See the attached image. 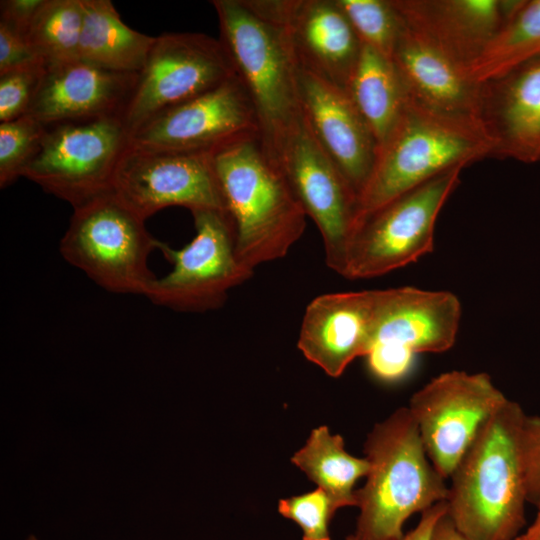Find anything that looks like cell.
<instances>
[{
  "instance_id": "cell-1",
  "label": "cell",
  "mask_w": 540,
  "mask_h": 540,
  "mask_svg": "<svg viewBox=\"0 0 540 540\" xmlns=\"http://www.w3.org/2000/svg\"><path fill=\"white\" fill-rule=\"evenodd\" d=\"M526 413L508 400L486 422L450 476L447 515L468 540H515L525 524Z\"/></svg>"
},
{
  "instance_id": "cell-2",
  "label": "cell",
  "mask_w": 540,
  "mask_h": 540,
  "mask_svg": "<svg viewBox=\"0 0 540 540\" xmlns=\"http://www.w3.org/2000/svg\"><path fill=\"white\" fill-rule=\"evenodd\" d=\"M210 156L240 263L254 272L285 257L302 237L307 215L260 135L225 144Z\"/></svg>"
},
{
  "instance_id": "cell-3",
  "label": "cell",
  "mask_w": 540,
  "mask_h": 540,
  "mask_svg": "<svg viewBox=\"0 0 540 540\" xmlns=\"http://www.w3.org/2000/svg\"><path fill=\"white\" fill-rule=\"evenodd\" d=\"M370 463L364 486L355 490L360 509L357 540H400L415 513L447 501L449 487L429 460L408 407L376 423L364 445Z\"/></svg>"
},
{
  "instance_id": "cell-4",
  "label": "cell",
  "mask_w": 540,
  "mask_h": 540,
  "mask_svg": "<svg viewBox=\"0 0 540 540\" xmlns=\"http://www.w3.org/2000/svg\"><path fill=\"white\" fill-rule=\"evenodd\" d=\"M490 156L494 157V143L481 122L432 111L408 96L397 123L378 146L358 198L357 222L446 171Z\"/></svg>"
},
{
  "instance_id": "cell-5",
  "label": "cell",
  "mask_w": 540,
  "mask_h": 540,
  "mask_svg": "<svg viewBox=\"0 0 540 540\" xmlns=\"http://www.w3.org/2000/svg\"><path fill=\"white\" fill-rule=\"evenodd\" d=\"M221 42L258 116L260 137L270 152L301 115L298 66L282 29L251 0L211 1Z\"/></svg>"
},
{
  "instance_id": "cell-6",
  "label": "cell",
  "mask_w": 540,
  "mask_h": 540,
  "mask_svg": "<svg viewBox=\"0 0 540 540\" xmlns=\"http://www.w3.org/2000/svg\"><path fill=\"white\" fill-rule=\"evenodd\" d=\"M161 243L144 219L108 191L73 207L59 250L106 291L145 296L156 278L149 256Z\"/></svg>"
},
{
  "instance_id": "cell-7",
  "label": "cell",
  "mask_w": 540,
  "mask_h": 540,
  "mask_svg": "<svg viewBox=\"0 0 540 540\" xmlns=\"http://www.w3.org/2000/svg\"><path fill=\"white\" fill-rule=\"evenodd\" d=\"M463 169L446 171L360 218L349 243L342 276H381L432 252L436 220L460 183Z\"/></svg>"
},
{
  "instance_id": "cell-8",
  "label": "cell",
  "mask_w": 540,
  "mask_h": 540,
  "mask_svg": "<svg viewBox=\"0 0 540 540\" xmlns=\"http://www.w3.org/2000/svg\"><path fill=\"white\" fill-rule=\"evenodd\" d=\"M128 143L121 117L47 125L22 177L75 207L111 191Z\"/></svg>"
},
{
  "instance_id": "cell-9",
  "label": "cell",
  "mask_w": 540,
  "mask_h": 540,
  "mask_svg": "<svg viewBox=\"0 0 540 540\" xmlns=\"http://www.w3.org/2000/svg\"><path fill=\"white\" fill-rule=\"evenodd\" d=\"M191 214L193 239L181 249L161 243L159 250L172 269L154 279L145 297L171 310L205 312L220 308L228 292L253 271L237 258L234 225L227 212L198 209Z\"/></svg>"
},
{
  "instance_id": "cell-10",
  "label": "cell",
  "mask_w": 540,
  "mask_h": 540,
  "mask_svg": "<svg viewBox=\"0 0 540 540\" xmlns=\"http://www.w3.org/2000/svg\"><path fill=\"white\" fill-rule=\"evenodd\" d=\"M320 231L325 263L342 276L358 218V196L324 152L302 114L270 151Z\"/></svg>"
},
{
  "instance_id": "cell-11",
  "label": "cell",
  "mask_w": 540,
  "mask_h": 540,
  "mask_svg": "<svg viewBox=\"0 0 540 540\" xmlns=\"http://www.w3.org/2000/svg\"><path fill=\"white\" fill-rule=\"evenodd\" d=\"M234 76L218 38L194 32L156 36L121 117L129 137L157 114Z\"/></svg>"
},
{
  "instance_id": "cell-12",
  "label": "cell",
  "mask_w": 540,
  "mask_h": 540,
  "mask_svg": "<svg viewBox=\"0 0 540 540\" xmlns=\"http://www.w3.org/2000/svg\"><path fill=\"white\" fill-rule=\"evenodd\" d=\"M507 400L489 374L460 370L441 373L412 395L408 409L429 460L444 479Z\"/></svg>"
},
{
  "instance_id": "cell-13",
  "label": "cell",
  "mask_w": 540,
  "mask_h": 540,
  "mask_svg": "<svg viewBox=\"0 0 540 540\" xmlns=\"http://www.w3.org/2000/svg\"><path fill=\"white\" fill-rule=\"evenodd\" d=\"M111 191L144 220L171 206L226 212L210 153L158 151L128 143Z\"/></svg>"
},
{
  "instance_id": "cell-14",
  "label": "cell",
  "mask_w": 540,
  "mask_h": 540,
  "mask_svg": "<svg viewBox=\"0 0 540 540\" xmlns=\"http://www.w3.org/2000/svg\"><path fill=\"white\" fill-rule=\"evenodd\" d=\"M254 135H260L255 107L234 76L157 114L130 135L129 144L158 151L211 153Z\"/></svg>"
},
{
  "instance_id": "cell-15",
  "label": "cell",
  "mask_w": 540,
  "mask_h": 540,
  "mask_svg": "<svg viewBox=\"0 0 540 540\" xmlns=\"http://www.w3.org/2000/svg\"><path fill=\"white\" fill-rule=\"evenodd\" d=\"M283 31L298 68L343 89L362 43L335 0H251Z\"/></svg>"
},
{
  "instance_id": "cell-16",
  "label": "cell",
  "mask_w": 540,
  "mask_h": 540,
  "mask_svg": "<svg viewBox=\"0 0 540 540\" xmlns=\"http://www.w3.org/2000/svg\"><path fill=\"white\" fill-rule=\"evenodd\" d=\"M300 112L318 144L358 198L373 169L378 144L345 89L298 68Z\"/></svg>"
},
{
  "instance_id": "cell-17",
  "label": "cell",
  "mask_w": 540,
  "mask_h": 540,
  "mask_svg": "<svg viewBox=\"0 0 540 540\" xmlns=\"http://www.w3.org/2000/svg\"><path fill=\"white\" fill-rule=\"evenodd\" d=\"M378 290L327 293L306 307L298 338L305 358L327 375L339 377L371 349Z\"/></svg>"
},
{
  "instance_id": "cell-18",
  "label": "cell",
  "mask_w": 540,
  "mask_h": 540,
  "mask_svg": "<svg viewBox=\"0 0 540 540\" xmlns=\"http://www.w3.org/2000/svg\"><path fill=\"white\" fill-rule=\"evenodd\" d=\"M137 78L81 60L50 67L43 70L26 115L45 126L122 117Z\"/></svg>"
},
{
  "instance_id": "cell-19",
  "label": "cell",
  "mask_w": 540,
  "mask_h": 540,
  "mask_svg": "<svg viewBox=\"0 0 540 540\" xmlns=\"http://www.w3.org/2000/svg\"><path fill=\"white\" fill-rule=\"evenodd\" d=\"M391 60L411 99L441 114L481 122L483 84L433 42L404 24Z\"/></svg>"
},
{
  "instance_id": "cell-20",
  "label": "cell",
  "mask_w": 540,
  "mask_h": 540,
  "mask_svg": "<svg viewBox=\"0 0 540 540\" xmlns=\"http://www.w3.org/2000/svg\"><path fill=\"white\" fill-rule=\"evenodd\" d=\"M461 312L458 297L449 291L411 286L378 290L371 348L389 344L414 354L445 352L455 344Z\"/></svg>"
},
{
  "instance_id": "cell-21",
  "label": "cell",
  "mask_w": 540,
  "mask_h": 540,
  "mask_svg": "<svg viewBox=\"0 0 540 540\" xmlns=\"http://www.w3.org/2000/svg\"><path fill=\"white\" fill-rule=\"evenodd\" d=\"M404 24L467 67L520 0H392Z\"/></svg>"
},
{
  "instance_id": "cell-22",
  "label": "cell",
  "mask_w": 540,
  "mask_h": 540,
  "mask_svg": "<svg viewBox=\"0 0 540 540\" xmlns=\"http://www.w3.org/2000/svg\"><path fill=\"white\" fill-rule=\"evenodd\" d=\"M480 121L494 157L540 160V57L483 84Z\"/></svg>"
},
{
  "instance_id": "cell-23",
  "label": "cell",
  "mask_w": 540,
  "mask_h": 540,
  "mask_svg": "<svg viewBox=\"0 0 540 540\" xmlns=\"http://www.w3.org/2000/svg\"><path fill=\"white\" fill-rule=\"evenodd\" d=\"M82 4L79 60L109 71L138 74L156 36L126 25L110 0H82Z\"/></svg>"
},
{
  "instance_id": "cell-24",
  "label": "cell",
  "mask_w": 540,
  "mask_h": 540,
  "mask_svg": "<svg viewBox=\"0 0 540 540\" xmlns=\"http://www.w3.org/2000/svg\"><path fill=\"white\" fill-rule=\"evenodd\" d=\"M345 90L379 146L394 128L408 100L407 90L393 61L362 44Z\"/></svg>"
},
{
  "instance_id": "cell-25",
  "label": "cell",
  "mask_w": 540,
  "mask_h": 540,
  "mask_svg": "<svg viewBox=\"0 0 540 540\" xmlns=\"http://www.w3.org/2000/svg\"><path fill=\"white\" fill-rule=\"evenodd\" d=\"M291 461L328 494L337 509L356 506L355 483L370 470L369 461L349 454L342 436L331 434L327 426L312 430Z\"/></svg>"
},
{
  "instance_id": "cell-26",
  "label": "cell",
  "mask_w": 540,
  "mask_h": 540,
  "mask_svg": "<svg viewBox=\"0 0 540 540\" xmlns=\"http://www.w3.org/2000/svg\"><path fill=\"white\" fill-rule=\"evenodd\" d=\"M540 57V0H520L517 8L467 67L477 83L498 80Z\"/></svg>"
},
{
  "instance_id": "cell-27",
  "label": "cell",
  "mask_w": 540,
  "mask_h": 540,
  "mask_svg": "<svg viewBox=\"0 0 540 540\" xmlns=\"http://www.w3.org/2000/svg\"><path fill=\"white\" fill-rule=\"evenodd\" d=\"M82 0H45L27 40L43 69L79 60Z\"/></svg>"
},
{
  "instance_id": "cell-28",
  "label": "cell",
  "mask_w": 540,
  "mask_h": 540,
  "mask_svg": "<svg viewBox=\"0 0 540 540\" xmlns=\"http://www.w3.org/2000/svg\"><path fill=\"white\" fill-rule=\"evenodd\" d=\"M362 44L391 59L404 28L392 0H335Z\"/></svg>"
},
{
  "instance_id": "cell-29",
  "label": "cell",
  "mask_w": 540,
  "mask_h": 540,
  "mask_svg": "<svg viewBox=\"0 0 540 540\" xmlns=\"http://www.w3.org/2000/svg\"><path fill=\"white\" fill-rule=\"evenodd\" d=\"M45 125L30 115L0 122V187L6 188L22 177L36 153Z\"/></svg>"
},
{
  "instance_id": "cell-30",
  "label": "cell",
  "mask_w": 540,
  "mask_h": 540,
  "mask_svg": "<svg viewBox=\"0 0 540 540\" xmlns=\"http://www.w3.org/2000/svg\"><path fill=\"white\" fill-rule=\"evenodd\" d=\"M337 510L328 494L319 487L278 503V512L302 529V540H331L329 523Z\"/></svg>"
},
{
  "instance_id": "cell-31",
  "label": "cell",
  "mask_w": 540,
  "mask_h": 540,
  "mask_svg": "<svg viewBox=\"0 0 540 540\" xmlns=\"http://www.w3.org/2000/svg\"><path fill=\"white\" fill-rule=\"evenodd\" d=\"M43 70L32 68L0 75V122L27 114Z\"/></svg>"
},
{
  "instance_id": "cell-32",
  "label": "cell",
  "mask_w": 540,
  "mask_h": 540,
  "mask_svg": "<svg viewBox=\"0 0 540 540\" xmlns=\"http://www.w3.org/2000/svg\"><path fill=\"white\" fill-rule=\"evenodd\" d=\"M415 355L401 346L377 344L365 357L370 370L376 377L385 381H395L409 372Z\"/></svg>"
},
{
  "instance_id": "cell-33",
  "label": "cell",
  "mask_w": 540,
  "mask_h": 540,
  "mask_svg": "<svg viewBox=\"0 0 540 540\" xmlns=\"http://www.w3.org/2000/svg\"><path fill=\"white\" fill-rule=\"evenodd\" d=\"M523 458L527 500L535 505L540 498V416L526 415L523 425Z\"/></svg>"
},
{
  "instance_id": "cell-34",
  "label": "cell",
  "mask_w": 540,
  "mask_h": 540,
  "mask_svg": "<svg viewBox=\"0 0 540 540\" xmlns=\"http://www.w3.org/2000/svg\"><path fill=\"white\" fill-rule=\"evenodd\" d=\"M43 68L27 38L0 24V75Z\"/></svg>"
},
{
  "instance_id": "cell-35",
  "label": "cell",
  "mask_w": 540,
  "mask_h": 540,
  "mask_svg": "<svg viewBox=\"0 0 540 540\" xmlns=\"http://www.w3.org/2000/svg\"><path fill=\"white\" fill-rule=\"evenodd\" d=\"M45 0H2L0 24L25 36Z\"/></svg>"
},
{
  "instance_id": "cell-36",
  "label": "cell",
  "mask_w": 540,
  "mask_h": 540,
  "mask_svg": "<svg viewBox=\"0 0 540 540\" xmlns=\"http://www.w3.org/2000/svg\"><path fill=\"white\" fill-rule=\"evenodd\" d=\"M447 510V502L444 501L422 512L417 525L407 534H404L400 540H432L434 527L438 520L447 513ZM345 540H357V538L353 534H349Z\"/></svg>"
},
{
  "instance_id": "cell-37",
  "label": "cell",
  "mask_w": 540,
  "mask_h": 540,
  "mask_svg": "<svg viewBox=\"0 0 540 540\" xmlns=\"http://www.w3.org/2000/svg\"><path fill=\"white\" fill-rule=\"evenodd\" d=\"M432 540H468L454 526L447 513L436 523Z\"/></svg>"
},
{
  "instance_id": "cell-38",
  "label": "cell",
  "mask_w": 540,
  "mask_h": 540,
  "mask_svg": "<svg viewBox=\"0 0 540 540\" xmlns=\"http://www.w3.org/2000/svg\"><path fill=\"white\" fill-rule=\"evenodd\" d=\"M518 540H540V515L536 517L527 530L517 537Z\"/></svg>"
},
{
  "instance_id": "cell-39",
  "label": "cell",
  "mask_w": 540,
  "mask_h": 540,
  "mask_svg": "<svg viewBox=\"0 0 540 540\" xmlns=\"http://www.w3.org/2000/svg\"><path fill=\"white\" fill-rule=\"evenodd\" d=\"M535 506H536V508H537V514L540 515V498H539V500L536 502Z\"/></svg>"
},
{
  "instance_id": "cell-40",
  "label": "cell",
  "mask_w": 540,
  "mask_h": 540,
  "mask_svg": "<svg viewBox=\"0 0 540 540\" xmlns=\"http://www.w3.org/2000/svg\"><path fill=\"white\" fill-rule=\"evenodd\" d=\"M26 540H39V539L34 535H30V536L27 537Z\"/></svg>"
},
{
  "instance_id": "cell-41",
  "label": "cell",
  "mask_w": 540,
  "mask_h": 540,
  "mask_svg": "<svg viewBox=\"0 0 540 540\" xmlns=\"http://www.w3.org/2000/svg\"><path fill=\"white\" fill-rule=\"evenodd\" d=\"M515 540H518L517 538Z\"/></svg>"
}]
</instances>
